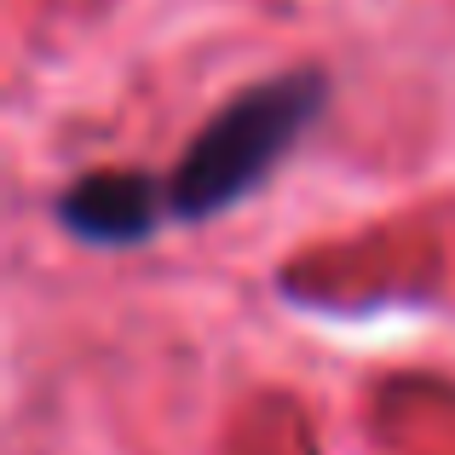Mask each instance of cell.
Here are the masks:
<instances>
[{"instance_id":"2","label":"cell","mask_w":455,"mask_h":455,"mask_svg":"<svg viewBox=\"0 0 455 455\" xmlns=\"http://www.w3.org/2000/svg\"><path fill=\"white\" fill-rule=\"evenodd\" d=\"M52 213L87 248H133V243H150L156 225L173 213V202H167V185H156L150 173L104 167V173H81L52 202Z\"/></svg>"},{"instance_id":"1","label":"cell","mask_w":455,"mask_h":455,"mask_svg":"<svg viewBox=\"0 0 455 455\" xmlns=\"http://www.w3.org/2000/svg\"><path fill=\"white\" fill-rule=\"evenodd\" d=\"M323 104H329L323 69H289V76H271L236 92L220 116L202 122V133L190 139V150L179 156L173 179H167L173 220L208 225L225 208L248 202L271 179V167L300 145V133L317 122Z\"/></svg>"}]
</instances>
